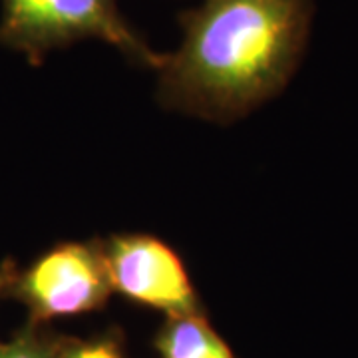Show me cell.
<instances>
[{
    "label": "cell",
    "instance_id": "obj_8",
    "mask_svg": "<svg viewBox=\"0 0 358 358\" xmlns=\"http://www.w3.org/2000/svg\"><path fill=\"white\" fill-rule=\"evenodd\" d=\"M16 273H18V268L14 265L13 259H4V261L0 263V296L6 294V289H8V285L13 282Z\"/></svg>",
    "mask_w": 358,
    "mask_h": 358
},
{
    "label": "cell",
    "instance_id": "obj_5",
    "mask_svg": "<svg viewBox=\"0 0 358 358\" xmlns=\"http://www.w3.org/2000/svg\"><path fill=\"white\" fill-rule=\"evenodd\" d=\"M162 358H235L201 313L169 315L155 336Z\"/></svg>",
    "mask_w": 358,
    "mask_h": 358
},
{
    "label": "cell",
    "instance_id": "obj_1",
    "mask_svg": "<svg viewBox=\"0 0 358 358\" xmlns=\"http://www.w3.org/2000/svg\"><path fill=\"white\" fill-rule=\"evenodd\" d=\"M310 0H203L181 14L183 40L162 56L159 98L233 120L285 86L307 38Z\"/></svg>",
    "mask_w": 358,
    "mask_h": 358
},
{
    "label": "cell",
    "instance_id": "obj_6",
    "mask_svg": "<svg viewBox=\"0 0 358 358\" xmlns=\"http://www.w3.org/2000/svg\"><path fill=\"white\" fill-rule=\"evenodd\" d=\"M60 338L62 336L54 333L48 324L28 320L10 343L0 345V358H58Z\"/></svg>",
    "mask_w": 358,
    "mask_h": 358
},
{
    "label": "cell",
    "instance_id": "obj_7",
    "mask_svg": "<svg viewBox=\"0 0 358 358\" xmlns=\"http://www.w3.org/2000/svg\"><path fill=\"white\" fill-rule=\"evenodd\" d=\"M58 358H126L122 334L117 331L98 334L94 338H60Z\"/></svg>",
    "mask_w": 358,
    "mask_h": 358
},
{
    "label": "cell",
    "instance_id": "obj_3",
    "mask_svg": "<svg viewBox=\"0 0 358 358\" xmlns=\"http://www.w3.org/2000/svg\"><path fill=\"white\" fill-rule=\"evenodd\" d=\"M112 293L102 241L58 245L18 271L6 289L28 308L30 320L42 324L98 310Z\"/></svg>",
    "mask_w": 358,
    "mask_h": 358
},
{
    "label": "cell",
    "instance_id": "obj_2",
    "mask_svg": "<svg viewBox=\"0 0 358 358\" xmlns=\"http://www.w3.org/2000/svg\"><path fill=\"white\" fill-rule=\"evenodd\" d=\"M84 38L103 40L129 60L155 70L162 62V54L129 28L115 0H2L0 42L32 64Z\"/></svg>",
    "mask_w": 358,
    "mask_h": 358
},
{
    "label": "cell",
    "instance_id": "obj_4",
    "mask_svg": "<svg viewBox=\"0 0 358 358\" xmlns=\"http://www.w3.org/2000/svg\"><path fill=\"white\" fill-rule=\"evenodd\" d=\"M112 289L167 315L201 313L189 275L171 247L152 235H115L102 241Z\"/></svg>",
    "mask_w": 358,
    "mask_h": 358
}]
</instances>
